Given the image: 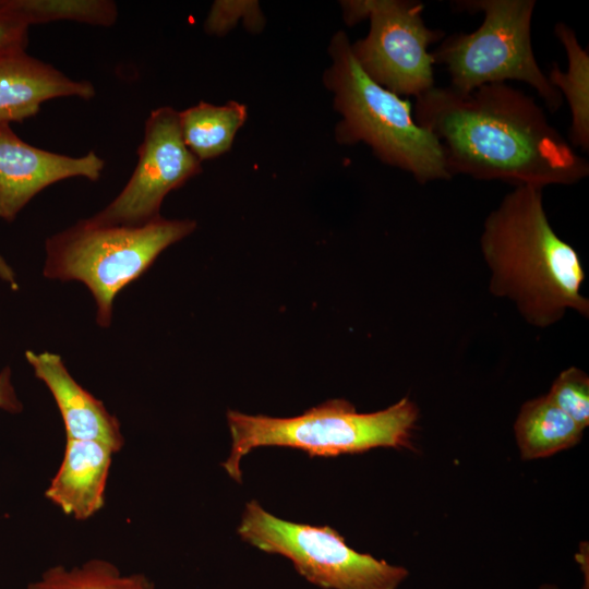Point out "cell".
<instances>
[{
	"mask_svg": "<svg viewBox=\"0 0 589 589\" xmlns=\"http://www.w3.org/2000/svg\"><path fill=\"white\" fill-rule=\"evenodd\" d=\"M585 429L546 396L526 401L514 431L521 457L537 459L576 445Z\"/></svg>",
	"mask_w": 589,
	"mask_h": 589,
	"instance_id": "5bb4252c",
	"label": "cell"
},
{
	"mask_svg": "<svg viewBox=\"0 0 589 589\" xmlns=\"http://www.w3.org/2000/svg\"><path fill=\"white\" fill-rule=\"evenodd\" d=\"M25 358L53 396L67 440L96 441L113 453L121 449L123 436L118 419L71 376L59 354L26 350Z\"/></svg>",
	"mask_w": 589,
	"mask_h": 589,
	"instance_id": "8fae6325",
	"label": "cell"
},
{
	"mask_svg": "<svg viewBox=\"0 0 589 589\" xmlns=\"http://www.w3.org/2000/svg\"><path fill=\"white\" fill-rule=\"evenodd\" d=\"M418 416V407L408 398L370 413L358 412L346 399L327 400L291 418L228 410L231 449L221 466L231 479L241 482L240 462L257 447H290L310 457L361 454L376 447H409Z\"/></svg>",
	"mask_w": 589,
	"mask_h": 589,
	"instance_id": "277c9868",
	"label": "cell"
},
{
	"mask_svg": "<svg viewBox=\"0 0 589 589\" xmlns=\"http://www.w3.org/2000/svg\"><path fill=\"white\" fill-rule=\"evenodd\" d=\"M242 19L250 32H261L265 20L257 1H215L204 23L212 35H225Z\"/></svg>",
	"mask_w": 589,
	"mask_h": 589,
	"instance_id": "ffe728a7",
	"label": "cell"
},
{
	"mask_svg": "<svg viewBox=\"0 0 589 589\" xmlns=\"http://www.w3.org/2000/svg\"><path fill=\"white\" fill-rule=\"evenodd\" d=\"M243 541L288 558L308 581L323 589H397L409 576L402 566L359 553L329 526L281 519L260 503H247L237 529Z\"/></svg>",
	"mask_w": 589,
	"mask_h": 589,
	"instance_id": "52a82bcc",
	"label": "cell"
},
{
	"mask_svg": "<svg viewBox=\"0 0 589 589\" xmlns=\"http://www.w3.org/2000/svg\"><path fill=\"white\" fill-rule=\"evenodd\" d=\"M248 117L243 104L230 100L216 106L205 101L179 111L185 146L202 161L228 152Z\"/></svg>",
	"mask_w": 589,
	"mask_h": 589,
	"instance_id": "2e32d148",
	"label": "cell"
},
{
	"mask_svg": "<svg viewBox=\"0 0 589 589\" xmlns=\"http://www.w3.org/2000/svg\"><path fill=\"white\" fill-rule=\"evenodd\" d=\"M113 450L96 441L67 440L61 466L46 496L76 519L93 516L104 505Z\"/></svg>",
	"mask_w": 589,
	"mask_h": 589,
	"instance_id": "4fadbf2b",
	"label": "cell"
},
{
	"mask_svg": "<svg viewBox=\"0 0 589 589\" xmlns=\"http://www.w3.org/2000/svg\"><path fill=\"white\" fill-rule=\"evenodd\" d=\"M195 228L194 220L163 217L141 226L80 220L47 239L44 276L83 283L96 302L97 324L106 328L116 296Z\"/></svg>",
	"mask_w": 589,
	"mask_h": 589,
	"instance_id": "5b68a950",
	"label": "cell"
},
{
	"mask_svg": "<svg viewBox=\"0 0 589 589\" xmlns=\"http://www.w3.org/2000/svg\"><path fill=\"white\" fill-rule=\"evenodd\" d=\"M0 279L10 285L13 290L17 289L16 275L13 268L0 255Z\"/></svg>",
	"mask_w": 589,
	"mask_h": 589,
	"instance_id": "603a6c76",
	"label": "cell"
},
{
	"mask_svg": "<svg viewBox=\"0 0 589 589\" xmlns=\"http://www.w3.org/2000/svg\"><path fill=\"white\" fill-rule=\"evenodd\" d=\"M105 160L91 151L72 157L35 147L0 123V218L11 223L47 187L70 178L100 179Z\"/></svg>",
	"mask_w": 589,
	"mask_h": 589,
	"instance_id": "30bf717a",
	"label": "cell"
},
{
	"mask_svg": "<svg viewBox=\"0 0 589 589\" xmlns=\"http://www.w3.org/2000/svg\"><path fill=\"white\" fill-rule=\"evenodd\" d=\"M0 409L10 413H19L23 410V405L12 383V372L9 366L0 371Z\"/></svg>",
	"mask_w": 589,
	"mask_h": 589,
	"instance_id": "7402d4cb",
	"label": "cell"
},
{
	"mask_svg": "<svg viewBox=\"0 0 589 589\" xmlns=\"http://www.w3.org/2000/svg\"><path fill=\"white\" fill-rule=\"evenodd\" d=\"M539 589H558L555 585H552V584H544L542 586H540Z\"/></svg>",
	"mask_w": 589,
	"mask_h": 589,
	"instance_id": "cb8c5ba5",
	"label": "cell"
},
{
	"mask_svg": "<svg viewBox=\"0 0 589 589\" xmlns=\"http://www.w3.org/2000/svg\"><path fill=\"white\" fill-rule=\"evenodd\" d=\"M455 5L483 13L481 25L471 33L444 37L432 51L450 77L449 87L469 93L480 86L506 81L530 85L551 112L563 98L539 67L531 43L534 0H466Z\"/></svg>",
	"mask_w": 589,
	"mask_h": 589,
	"instance_id": "8992f818",
	"label": "cell"
},
{
	"mask_svg": "<svg viewBox=\"0 0 589 589\" xmlns=\"http://www.w3.org/2000/svg\"><path fill=\"white\" fill-rule=\"evenodd\" d=\"M413 117L437 141L452 178L543 189L575 184L589 175L588 160L533 98L506 83L469 93L434 86L416 97Z\"/></svg>",
	"mask_w": 589,
	"mask_h": 589,
	"instance_id": "6da1fadb",
	"label": "cell"
},
{
	"mask_svg": "<svg viewBox=\"0 0 589 589\" xmlns=\"http://www.w3.org/2000/svg\"><path fill=\"white\" fill-rule=\"evenodd\" d=\"M545 396L582 429L589 425V377L582 370L561 372Z\"/></svg>",
	"mask_w": 589,
	"mask_h": 589,
	"instance_id": "d6986e66",
	"label": "cell"
},
{
	"mask_svg": "<svg viewBox=\"0 0 589 589\" xmlns=\"http://www.w3.org/2000/svg\"><path fill=\"white\" fill-rule=\"evenodd\" d=\"M542 190L515 187L486 216L480 237L490 292L514 302L538 328L557 323L567 310L589 317V300L580 291L582 263L550 224Z\"/></svg>",
	"mask_w": 589,
	"mask_h": 589,
	"instance_id": "7a4b0ae2",
	"label": "cell"
},
{
	"mask_svg": "<svg viewBox=\"0 0 589 589\" xmlns=\"http://www.w3.org/2000/svg\"><path fill=\"white\" fill-rule=\"evenodd\" d=\"M94 96L91 82L74 81L25 50L0 56V123L29 119L50 99Z\"/></svg>",
	"mask_w": 589,
	"mask_h": 589,
	"instance_id": "7c38bea8",
	"label": "cell"
},
{
	"mask_svg": "<svg viewBox=\"0 0 589 589\" xmlns=\"http://www.w3.org/2000/svg\"><path fill=\"white\" fill-rule=\"evenodd\" d=\"M554 34L567 57V70L553 64L546 77L565 98L570 109L569 143L582 152L589 151V53L578 41L575 31L557 22Z\"/></svg>",
	"mask_w": 589,
	"mask_h": 589,
	"instance_id": "9a60e30c",
	"label": "cell"
},
{
	"mask_svg": "<svg viewBox=\"0 0 589 589\" xmlns=\"http://www.w3.org/2000/svg\"><path fill=\"white\" fill-rule=\"evenodd\" d=\"M328 52L332 64L324 83L342 117L335 130L337 142H363L382 163L407 171L422 184L452 179L437 141L416 122L411 104L361 69L344 31L332 37Z\"/></svg>",
	"mask_w": 589,
	"mask_h": 589,
	"instance_id": "3957f363",
	"label": "cell"
},
{
	"mask_svg": "<svg viewBox=\"0 0 589 589\" xmlns=\"http://www.w3.org/2000/svg\"><path fill=\"white\" fill-rule=\"evenodd\" d=\"M28 27L0 12V56L25 50Z\"/></svg>",
	"mask_w": 589,
	"mask_h": 589,
	"instance_id": "44dd1931",
	"label": "cell"
},
{
	"mask_svg": "<svg viewBox=\"0 0 589 589\" xmlns=\"http://www.w3.org/2000/svg\"><path fill=\"white\" fill-rule=\"evenodd\" d=\"M0 12L27 27L56 21L108 27L118 19L110 0H0Z\"/></svg>",
	"mask_w": 589,
	"mask_h": 589,
	"instance_id": "e0dca14e",
	"label": "cell"
},
{
	"mask_svg": "<svg viewBox=\"0 0 589 589\" xmlns=\"http://www.w3.org/2000/svg\"><path fill=\"white\" fill-rule=\"evenodd\" d=\"M139 160L121 192L89 217L103 225L141 226L159 217L165 196L202 171L201 160L185 146L179 111L152 110L145 121Z\"/></svg>",
	"mask_w": 589,
	"mask_h": 589,
	"instance_id": "9c48e42d",
	"label": "cell"
},
{
	"mask_svg": "<svg viewBox=\"0 0 589 589\" xmlns=\"http://www.w3.org/2000/svg\"><path fill=\"white\" fill-rule=\"evenodd\" d=\"M27 589H155L143 575H121L119 569L104 560H91L80 567L65 569L53 566Z\"/></svg>",
	"mask_w": 589,
	"mask_h": 589,
	"instance_id": "ac0fdd59",
	"label": "cell"
},
{
	"mask_svg": "<svg viewBox=\"0 0 589 589\" xmlns=\"http://www.w3.org/2000/svg\"><path fill=\"white\" fill-rule=\"evenodd\" d=\"M346 24L370 19L364 38L351 44L361 69L397 95L419 96L435 86L429 47L445 37L422 17L423 4L408 0L341 1Z\"/></svg>",
	"mask_w": 589,
	"mask_h": 589,
	"instance_id": "ba28073f",
	"label": "cell"
}]
</instances>
